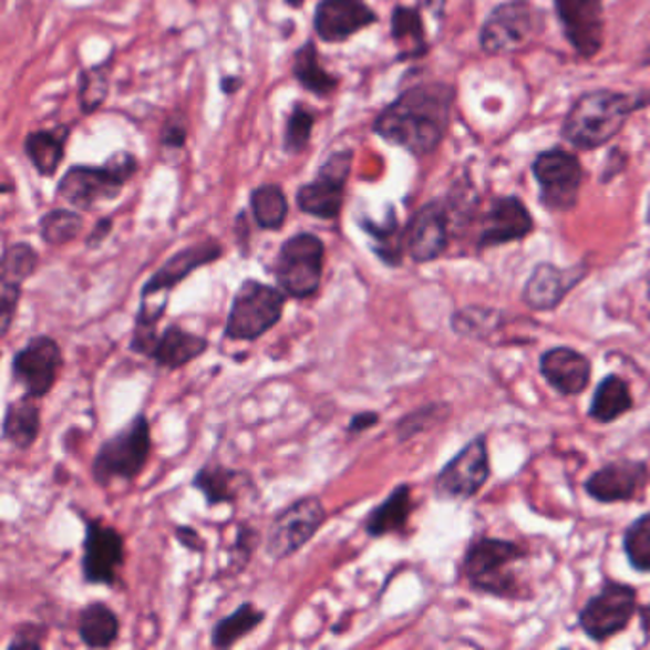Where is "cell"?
<instances>
[{"label": "cell", "instance_id": "obj_42", "mask_svg": "<svg viewBox=\"0 0 650 650\" xmlns=\"http://www.w3.org/2000/svg\"><path fill=\"white\" fill-rule=\"evenodd\" d=\"M448 404H427L417 411L411 412L409 416H404L398 424V435L401 441L414 437L417 433L430 430L439 420H445L448 416Z\"/></svg>", "mask_w": 650, "mask_h": 650}, {"label": "cell", "instance_id": "obj_40", "mask_svg": "<svg viewBox=\"0 0 650 650\" xmlns=\"http://www.w3.org/2000/svg\"><path fill=\"white\" fill-rule=\"evenodd\" d=\"M39 252L29 243H14L2 254V277L0 282L23 285L39 267Z\"/></svg>", "mask_w": 650, "mask_h": 650}, {"label": "cell", "instance_id": "obj_33", "mask_svg": "<svg viewBox=\"0 0 650 650\" xmlns=\"http://www.w3.org/2000/svg\"><path fill=\"white\" fill-rule=\"evenodd\" d=\"M287 193L279 184H261L250 193V213L256 226L264 231H279L287 224Z\"/></svg>", "mask_w": 650, "mask_h": 650}, {"label": "cell", "instance_id": "obj_20", "mask_svg": "<svg viewBox=\"0 0 650 650\" xmlns=\"http://www.w3.org/2000/svg\"><path fill=\"white\" fill-rule=\"evenodd\" d=\"M588 271L584 261L572 267H557L549 261H541L534 267L525 282L520 300L533 311H554L561 306L568 292L584 281Z\"/></svg>", "mask_w": 650, "mask_h": 650}, {"label": "cell", "instance_id": "obj_30", "mask_svg": "<svg viewBox=\"0 0 650 650\" xmlns=\"http://www.w3.org/2000/svg\"><path fill=\"white\" fill-rule=\"evenodd\" d=\"M39 433H41V409L34 404V399L25 395L20 401L8 404L4 422H2V437L7 443L18 451H28L34 445Z\"/></svg>", "mask_w": 650, "mask_h": 650}, {"label": "cell", "instance_id": "obj_35", "mask_svg": "<svg viewBox=\"0 0 650 650\" xmlns=\"http://www.w3.org/2000/svg\"><path fill=\"white\" fill-rule=\"evenodd\" d=\"M266 618V612L256 609L252 602L247 601L240 605L239 609L221 618L213 630V647L216 649H229L239 643L243 637L252 633Z\"/></svg>", "mask_w": 650, "mask_h": 650}, {"label": "cell", "instance_id": "obj_9", "mask_svg": "<svg viewBox=\"0 0 650 650\" xmlns=\"http://www.w3.org/2000/svg\"><path fill=\"white\" fill-rule=\"evenodd\" d=\"M324 243L316 234L301 231L282 243L275 260V279L285 295L296 300L316 296L324 269Z\"/></svg>", "mask_w": 650, "mask_h": 650}, {"label": "cell", "instance_id": "obj_12", "mask_svg": "<svg viewBox=\"0 0 650 650\" xmlns=\"http://www.w3.org/2000/svg\"><path fill=\"white\" fill-rule=\"evenodd\" d=\"M327 512L317 496H303L285 507L267 530L266 554L282 561L298 554L322 527Z\"/></svg>", "mask_w": 650, "mask_h": 650}, {"label": "cell", "instance_id": "obj_1", "mask_svg": "<svg viewBox=\"0 0 650 650\" xmlns=\"http://www.w3.org/2000/svg\"><path fill=\"white\" fill-rule=\"evenodd\" d=\"M454 103V84L443 81L414 84L378 113L372 132L412 157H427L445 142Z\"/></svg>", "mask_w": 650, "mask_h": 650}, {"label": "cell", "instance_id": "obj_10", "mask_svg": "<svg viewBox=\"0 0 650 650\" xmlns=\"http://www.w3.org/2000/svg\"><path fill=\"white\" fill-rule=\"evenodd\" d=\"M355 151L340 149L330 153L319 166L316 178L306 182L296 192V206L311 218L332 219L342 214L348 182L353 172Z\"/></svg>", "mask_w": 650, "mask_h": 650}, {"label": "cell", "instance_id": "obj_5", "mask_svg": "<svg viewBox=\"0 0 650 650\" xmlns=\"http://www.w3.org/2000/svg\"><path fill=\"white\" fill-rule=\"evenodd\" d=\"M149 420L145 414L132 417L131 424L107 439L92 462V477L97 485L107 486L113 481H134L144 472L151 456Z\"/></svg>", "mask_w": 650, "mask_h": 650}, {"label": "cell", "instance_id": "obj_19", "mask_svg": "<svg viewBox=\"0 0 650 650\" xmlns=\"http://www.w3.org/2000/svg\"><path fill=\"white\" fill-rule=\"evenodd\" d=\"M534 231V218L527 205L517 195H502L491 203L481 216L477 248L502 247L507 243H519Z\"/></svg>", "mask_w": 650, "mask_h": 650}, {"label": "cell", "instance_id": "obj_8", "mask_svg": "<svg viewBox=\"0 0 650 650\" xmlns=\"http://www.w3.org/2000/svg\"><path fill=\"white\" fill-rule=\"evenodd\" d=\"M538 184V203L549 213H570L580 199L586 171L582 161L565 147H549L534 157L530 165Z\"/></svg>", "mask_w": 650, "mask_h": 650}, {"label": "cell", "instance_id": "obj_43", "mask_svg": "<svg viewBox=\"0 0 650 650\" xmlns=\"http://www.w3.org/2000/svg\"><path fill=\"white\" fill-rule=\"evenodd\" d=\"M187 137H189V123H187V118L184 115H179V113H174L163 124L161 134H158V144H161L163 149L178 153V151L185 149Z\"/></svg>", "mask_w": 650, "mask_h": 650}, {"label": "cell", "instance_id": "obj_17", "mask_svg": "<svg viewBox=\"0 0 650 650\" xmlns=\"http://www.w3.org/2000/svg\"><path fill=\"white\" fill-rule=\"evenodd\" d=\"M84 580L96 586H115L124 567L123 536L102 520H86L83 546Z\"/></svg>", "mask_w": 650, "mask_h": 650}, {"label": "cell", "instance_id": "obj_2", "mask_svg": "<svg viewBox=\"0 0 650 650\" xmlns=\"http://www.w3.org/2000/svg\"><path fill=\"white\" fill-rule=\"evenodd\" d=\"M650 105V92L597 89L582 92L563 118L561 137L576 151H596L623 131L631 115Z\"/></svg>", "mask_w": 650, "mask_h": 650}, {"label": "cell", "instance_id": "obj_7", "mask_svg": "<svg viewBox=\"0 0 650 650\" xmlns=\"http://www.w3.org/2000/svg\"><path fill=\"white\" fill-rule=\"evenodd\" d=\"M287 295L281 288L248 279L235 292L227 316L226 338L234 342H254L281 321Z\"/></svg>", "mask_w": 650, "mask_h": 650}, {"label": "cell", "instance_id": "obj_38", "mask_svg": "<svg viewBox=\"0 0 650 650\" xmlns=\"http://www.w3.org/2000/svg\"><path fill=\"white\" fill-rule=\"evenodd\" d=\"M317 117H319L317 111L309 107L308 103H292V110L288 113L287 124H285V134H282V149L287 155L298 157L308 149Z\"/></svg>", "mask_w": 650, "mask_h": 650}, {"label": "cell", "instance_id": "obj_37", "mask_svg": "<svg viewBox=\"0 0 650 650\" xmlns=\"http://www.w3.org/2000/svg\"><path fill=\"white\" fill-rule=\"evenodd\" d=\"M504 324L502 311L483 306H467L458 309L451 319V327L456 334L472 340H485Z\"/></svg>", "mask_w": 650, "mask_h": 650}, {"label": "cell", "instance_id": "obj_15", "mask_svg": "<svg viewBox=\"0 0 650 650\" xmlns=\"http://www.w3.org/2000/svg\"><path fill=\"white\" fill-rule=\"evenodd\" d=\"M554 10L575 54L582 60L597 58L605 44L602 0H554Z\"/></svg>", "mask_w": 650, "mask_h": 650}, {"label": "cell", "instance_id": "obj_11", "mask_svg": "<svg viewBox=\"0 0 650 650\" xmlns=\"http://www.w3.org/2000/svg\"><path fill=\"white\" fill-rule=\"evenodd\" d=\"M636 612L637 589L630 584L607 578L599 594L584 605V609L578 615V626L591 641L602 643L610 637L628 630Z\"/></svg>", "mask_w": 650, "mask_h": 650}, {"label": "cell", "instance_id": "obj_52", "mask_svg": "<svg viewBox=\"0 0 650 650\" xmlns=\"http://www.w3.org/2000/svg\"><path fill=\"white\" fill-rule=\"evenodd\" d=\"M288 8H295V10H300L303 4H306V0H282Z\"/></svg>", "mask_w": 650, "mask_h": 650}, {"label": "cell", "instance_id": "obj_34", "mask_svg": "<svg viewBox=\"0 0 650 650\" xmlns=\"http://www.w3.org/2000/svg\"><path fill=\"white\" fill-rule=\"evenodd\" d=\"M113 58L115 52L92 68L81 69L76 79V102L83 115H94L110 96Z\"/></svg>", "mask_w": 650, "mask_h": 650}, {"label": "cell", "instance_id": "obj_22", "mask_svg": "<svg viewBox=\"0 0 650 650\" xmlns=\"http://www.w3.org/2000/svg\"><path fill=\"white\" fill-rule=\"evenodd\" d=\"M221 256H224V247L214 239L195 243L192 247L179 250L158 267L157 274L151 275L142 288V298L171 295V290L185 281L193 271L219 260Z\"/></svg>", "mask_w": 650, "mask_h": 650}, {"label": "cell", "instance_id": "obj_13", "mask_svg": "<svg viewBox=\"0 0 650 650\" xmlns=\"http://www.w3.org/2000/svg\"><path fill=\"white\" fill-rule=\"evenodd\" d=\"M491 477V456L485 435L473 437L446 462L435 477V494L445 501H470Z\"/></svg>", "mask_w": 650, "mask_h": 650}, {"label": "cell", "instance_id": "obj_31", "mask_svg": "<svg viewBox=\"0 0 650 650\" xmlns=\"http://www.w3.org/2000/svg\"><path fill=\"white\" fill-rule=\"evenodd\" d=\"M631 409H633V398H631L630 385L618 374H609L594 391V398L589 404V417L599 424H610Z\"/></svg>", "mask_w": 650, "mask_h": 650}, {"label": "cell", "instance_id": "obj_32", "mask_svg": "<svg viewBox=\"0 0 650 650\" xmlns=\"http://www.w3.org/2000/svg\"><path fill=\"white\" fill-rule=\"evenodd\" d=\"M118 631V617L105 602H90L79 615V637L90 649H110Z\"/></svg>", "mask_w": 650, "mask_h": 650}, {"label": "cell", "instance_id": "obj_26", "mask_svg": "<svg viewBox=\"0 0 650 650\" xmlns=\"http://www.w3.org/2000/svg\"><path fill=\"white\" fill-rule=\"evenodd\" d=\"M290 73L301 89L308 90L316 97L332 96L340 86V76L330 73L321 62V55L313 41H306L300 49L295 50L290 60Z\"/></svg>", "mask_w": 650, "mask_h": 650}, {"label": "cell", "instance_id": "obj_50", "mask_svg": "<svg viewBox=\"0 0 650 650\" xmlns=\"http://www.w3.org/2000/svg\"><path fill=\"white\" fill-rule=\"evenodd\" d=\"M245 86V79L240 75H224L219 79V90L226 96H235Z\"/></svg>", "mask_w": 650, "mask_h": 650}, {"label": "cell", "instance_id": "obj_14", "mask_svg": "<svg viewBox=\"0 0 650 650\" xmlns=\"http://www.w3.org/2000/svg\"><path fill=\"white\" fill-rule=\"evenodd\" d=\"M60 343L50 336H34L12 359V376L25 395L42 399L49 395L62 369Z\"/></svg>", "mask_w": 650, "mask_h": 650}, {"label": "cell", "instance_id": "obj_6", "mask_svg": "<svg viewBox=\"0 0 650 650\" xmlns=\"http://www.w3.org/2000/svg\"><path fill=\"white\" fill-rule=\"evenodd\" d=\"M544 29V12L528 0H506L494 7L479 29V49L486 55H507L533 44Z\"/></svg>", "mask_w": 650, "mask_h": 650}, {"label": "cell", "instance_id": "obj_45", "mask_svg": "<svg viewBox=\"0 0 650 650\" xmlns=\"http://www.w3.org/2000/svg\"><path fill=\"white\" fill-rule=\"evenodd\" d=\"M628 165H630V155L618 145L610 147L599 171V184L609 185L610 182H615L618 176H622Z\"/></svg>", "mask_w": 650, "mask_h": 650}, {"label": "cell", "instance_id": "obj_18", "mask_svg": "<svg viewBox=\"0 0 650 650\" xmlns=\"http://www.w3.org/2000/svg\"><path fill=\"white\" fill-rule=\"evenodd\" d=\"M380 21L367 0H321L313 12V31L324 44H342Z\"/></svg>", "mask_w": 650, "mask_h": 650}, {"label": "cell", "instance_id": "obj_3", "mask_svg": "<svg viewBox=\"0 0 650 650\" xmlns=\"http://www.w3.org/2000/svg\"><path fill=\"white\" fill-rule=\"evenodd\" d=\"M137 171L136 155L131 151H115L102 165L69 166L55 185V197L79 210H92L100 203L117 199Z\"/></svg>", "mask_w": 650, "mask_h": 650}, {"label": "cell", "instance_id": "obj_21", "mask_svg": "<svg viewBox=\"0 0 650 650\" xmlns=\"http://www.w3.org/2000/svg\"><path fill=\"white\" fill-rule=\"evenodd\" d=\"M649 483V466L637 460H617L605 464L586 481V493L601 504L636 501Z\"/></svg>", "mask_w": 650, "mask_h": 650}, {"label": "cell", "instance_id": "obj_44", "mask_svg": "<svg viewBox=\"0 0 650 650\" xmlns=\"http://www.w3.org/2000/svg\"><path fill=\"white\" fill-rule=\"evenodd\" d=\"M2 292H0V330L2 336L8 334V330L14 321L16 309L20 303L21 285L16 282H0Z\"/></svg>", "mask_w": 650, "mask_h": 650}, {"label": "cell", "instance_id": "obj_29", "mask_svg": "<svg viewBox=\"0 0 650 650\" xmlns=\"http://www.w3.org/2000/svg\"><path fill=\"white\" fill-rule=\"evenodd\" d=\"M248 475L245 472L229 470L221 464H206L197 472L193 486L206 498L208 506L234 504L239 498L240 491L247 485Z\"/></svg>", "mask_w": 650, "mask_h": 650}, {"label": "cell", "instance_id": "obj_27", "mask_svg": "<svg viewBox=\"0 0 650 650\" xmlns=\"http://www.w3.org/2000/svg\"><path fill=\"white\" fill-rule=\"evenodd\" d=\"M206 350H208L206 338L187 332V330L179 329L174 324L158 336L149 359L155 361L161 369L176 370L192 363L193 359L203 355Z\"/></svg>", "mask_w": 650, "mask_h": 650}, {"label": "cell", "instance_id": "obj_47", "mask_svg": "<svg viewBox=\"0 0 650 650\" xmlns=\"http://www.w3.org/2000/svg\"><path fill=\"white\" fill-rule=\"evenodd\" d=\"M378 422H380L378 412H359V414L351 417L350 425H348V433H350V435H361V433L367 432L370 427L378 425Z\"/></svg>", "mask_w": 650, "mask_h": 650}, {"label": "cell", "instance_id": "obj_41", "mask_svg": "<svg viewBox=\"0 0 650 650\" xmlns=\"http://www.w3.org/2000/svg\"><path fill=\"white\" fill-rule=\"evenodd\" d=\"M623 554L637 572H650V514L633 520L623 533Z\"/></svg>", "mask_w": 650, "mask_h": 650}, {"label": "cell", "instance_id": "obj_16", "mask_svg": "<svg viewBox=\"0 0 650 650\" xmlns=\"http://www.w3.org/2000/svg\"><path fill=\"white\" fill-rule=\"evenodd\" d=\"M451 214L445 199L420 206L404 227V250L416 264H430L446 252L451 243Z\"/></svg>", "mask_w": 650, "mask_h": 650}, {"label": "cell", "instance_id": "obj_23", "mask_svg": "<svg viewBox=\"0 0 650 650\" xmlns=\"http://www.w3.org/2000/svg\"><path fill=\"white\" fill-rule=\"evenodd\" d=\"M540 374L557 393L572 398L588 390L591 361L580 351L559 345L541 353Z\"/></svg>", "mask_w": 650, "mask_h": 650}, {"label": "cell", "instance_id": "obj_48", "mask_svg": "<svg viewBox=\"0 0 650 650\" xmlns=\"http://www.w3.org/2000/svg\"><path fill=\"white\" fill-rule=\"evenodd\" d=\"M111 231H113V218H100L96 221V226L94 229L90 231L89 237H86V247L89 248H97L102 245L103 240L110 237Z\"/></svg>", "mask_w": 650, "mask_h": 650}, {"label": "cell", "instance_id": "obj_54", "mask_svg": "<svg viewBox=\"0 0 650 650\" xmlns=\"http://www.w3.org/2000/svg\"><path fill=\"white\" fill-rule=\"evenodd\" d=\"M647 298H649L650 301V271L649 275H647Z\"/></svg>", "mask_w": 650, "mask_h": 650}, {"label": "cell", "instance_id": "obj_36", "mask_svg": "<svg viewBox=\"0 0 650 650\" xmlns=\"http://www.w3.org/2000/svg\"><path fill=\"white\" fill-rule=\"evenodd\" d=\"M361 227L374 240V252L388 266H401L404 252V229L399 227L395 214L390 213L385 224H376L372 219H364Z\"/></svg>", "mask_w": 650, "mask_h": 650}, {"label": "cell", "instance_id": "obj_49", "mask_svg": "<svg viewBox=\"0 0 650 650\" xmlns=\"http://www.w3.org/2000/svg\"><path fill=\"white\" fill-rule=\"evenodd\" d=\"M176 538L184 548L192 549V551H203L205 549V541L200 538L197 530L192 527H178L176 530Z\"/></svg>", "mask_w": 650, "mask_h": 650}, {"label": "cell", "instance_id": "obj_46", "mask_svg": "<svg viewBox=\"0 0 650 650\" xmlns=\"http://www.w3.org/2000/svg\"><path fill=\"white\" fill-rule=\"evenodd\" d=\"M256 544H258V534L254 533L250 527H240L235 546L231 548V557H234L231 565L235 570L247 567V563L250 561L254 549H256Z\"/></svg>", "mask_w": 650, "mask_h": 650}, {"label": "cell", "instance_id": "obj_55", "mask_svg": "<svg viewBox=\"0 0 650 650\" xmlns=\"http://www.w3.org/2000/svg\"><path fill=\"white\" fill-rule=\"evenodd\" d=\"M647 224L650 226V193H649V205H647Z\"/></svg>", "mask_w": 650, "mask_h": 650}, {"label": "cell", "instance_id": "obj_51", "mask_svg": "<svg viewBox=\"0 0 650 650\" xmlns=\"http://www.w3.org/2000/svg\"><path fill=\"white\" fill-rule=\"evenodd\" d=\"M446 4H448V0H417V7L425 10V12H430L437 21L445 18Z\"/></svg>", "mask_w": 650, "mask_h": 650}, {"label": "cell", "instance_id": "obj_28", "mask_svg": "<svg viewBox=\"0 0 650 650\" xmlns=\"http://www.w3.org/2000/svg\"><path fill=\"white\" fill-rule=\"evenodd\" d=\"M412 514L411 485H399L380 506L370 512L364 520V530L370 538H382L399 533L409 525Z\"/></svg>", "mask_w": 650, "mask_h": 650}, {"label": "cell", "instance_id": "obj_24", "mask_svg": "<svg viewBox=\"0 0 650 650\" xmlns=\"http://www.w3.org/2000/svg\"><path fill=\"white\" fill-rule=\"evenodd\" d=\"M71 132V124H58L54 128H41L25 136L23 153L41 178H54L60 171Z\"/></svg>", "mask_w": 650, "mask_h": 650}, {"label": "cell", "instance_id": "obj_53", "mask_svg": "<svg viewBox=\"0 0 650 650\" xmlns=\"http://www.w3.org/2000/svg\"><path fill=\"white\" fill-rule=\"evenodd\" d=\"M641 65L650 68V44L644 49L643 55H641Z\"/></svg>", "mask_w": 650, "mask_h": 650}, {"label": "cell", "instance_id": "obj_39", "mask_svg": "<svg viewBox=\"0 0 650 650\" xmlns=\"http://www.w3.org/2000/svg\"><path fill=\"white\" fill-rule=\"evenodd\" d=\"M84 229V218L71 208H54L39 221L41 239L50 247H63L75 240Z\"/></svg>", "mask_w": 650, "mask_h": 650}, {"label": "cell", "instance_id": "obj_25", "mask_svg": "<svg viewBox=\"0 0 650 650\" xmlns=\"http://www.w3.org/2000/svg\"><path fill=\"white\" fill-rule=\"evenodd\" d=\"M391 39L398 44V62H414L430 52L422 8L398 4L391 10Z\"/></svg>", "mask_w": 650, "mask_h": 650}, {"label": "cell", "instance_id": "obj_4", "mask_svg": "<svg viewBox=\"0 0 650 650\" xmlns=\"http://www.w3.org/2000/svg\"><path fill=\"white\" fill-rule=\"evenodd\" d=\"M527 557V549L517 541L502 540L481 536L467 546L464 554V576L470 588L498 597V599H525L517 575L515 563Z\"/></svg>", "mask_w": 650, "mask_h": 650}]
</instances>
